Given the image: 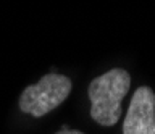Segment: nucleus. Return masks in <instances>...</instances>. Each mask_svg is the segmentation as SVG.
<instances>
[{
    "label": "nucleus",
    "instance_id": "1",
    "mask_svg": "<svg viewBox=\"0 0 155 134\" xmlns=\"http://www.w3.org/2000/svg\"><path fill=\"white\" fill-rule=\"evenodd\" d=\"M131 87V76L123 68H113L89 84L91 116L102 126H113L121 116V102Z\"/></svg>",
    "mask_w": 155,
    "mask_h": 134
},
{
    "label": "nucleus",
    "instance_id": "4",
    "mask_svg": "<svg viewBox=\"0 0 155 134\" xmlns=\"http://www.w3.org/2000/svg\"><path fill=\"white\" fill-rule=\"evenodd\" d=\"M57 134H84V132H81V131H76V129H68L66 126H63V129H60Z\"/></svg>",
    "mask_w": 155,
    "mask_h": 134
},
{
    "label": "nucleus",
    "instance_id": "3",
    "mask_svg": "<svg viewBox=\"0 0 155 134\" xmlns=\"http://www.w3.org/2000/svg\"><path fill=\"white\" fill-rule=\"evenodd\" d=\"M123 134H155V94L149 86L137 87L131 97Z\"/></svg>",
    "mask_w": 155,
    "mask_h": 134
},
{
    "label": "nucleus",
    "instance_id": "2",
    "mask_svg": "<svg viewBox=\"0 0 155 134\" xmlns=\"http://www.w3.org/2000/svg\"><path fill=\"white\" fill-rule=\"evenodd\" d=\"M71 92V81L65 74L50 73L42 76L41 81L28 86L19 97L21 112L32 116H44L57 108Z\"/></svg>",
    "mask_w": 155,
    "mask_h": 134
}]
</instances>
